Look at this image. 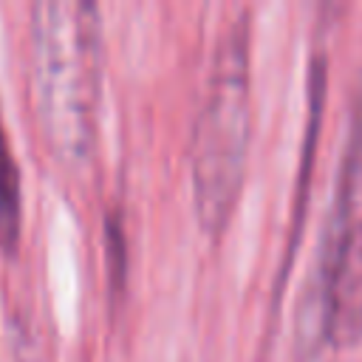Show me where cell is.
Listing matches in <instances>:
<instances>
[{"instance_id": "1", "label": "cell", "mask_w": 362, "mask_h": 362, "mask_svg": "<svg viewBox=\"0 0 362 362\" xmlns=\"http://www.w3.org/2000/svg\"><path fill=\"white\" fill-rule=\"evenodd\" d=\"M34 99L42 127L62 158H85L99 99V20L90 3L34 6Z\"/></svg>"}, {"instance_id": "2", "label": "cell", "mask_w": 362, "mask_h": 362, "mask_svg": "<svg viewBox=\"0 0 362 362\" xmlns=\"http://www.w3.org/2000/svg\"><path fill=\"white\" fill-rule=\"evenodd\" d=\"M240 20L218 48L192 139V195L201 229L218 235L238 201L249 153V59Z\"/></svg>"}, {"instance_id": "3", "label": "cell", "mask_w": 362, "mask_h": 362, "mask_svg": "<svg viewBox=\"0 0 362 362\" xmlns=\"http://www.w3.org/2000/svg\"><path fill=\"white\" fill-rule=\"evenodd\" d=\"M17 232H20V173L0 122V235L6 246H14Z\"/></svg>"}]
</instances>
